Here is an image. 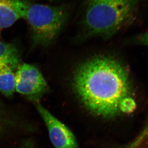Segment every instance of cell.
I'll list each match as a JSON object with an SVG mask.
<instances>
[{"mask_svg": "<svg viewBox=\"0 0 148 148\" xmlns=\"http://www.w3.org/2000/svg\"><path fill=\"white\" fill-rule=\"evenodd\" d=\"M72 82L80 102L93 115L112 118L135 109L128 74L112 57L96 56L83 62L74 72Z\"/></svg>", "mask_w": 148, "mask_h": 148, "instance_id": "obj_1", "label": "cell"}, {"mask_svg": "<svg viewBox=\"0 0 148 148\" xmlns=\"http://www.w3.org/2000/svg\"><path fill=\"white\" fill-rule=\"evenodd\" d=\"M136 0L89 1L84 26L89 36L111 37L131 18Z\"/></svg>", "mask_w": 148, "mask_h": 148, "instance_id": "obj_2", "label": "cell"}, {"mask_svg": "<svg viewBox=\"0 0 148 148\" xmlns=\"http://www.w3.org/2000/svg\"><path fill=\"white\" fill-rule=\"evenodd\" d=\"M67 17L68 11L64 6L27 2L23 18L32 29L33 45L48 46L58 36Z\"/></svg>", "mask_w": 148, "mask_h": 148, "instance_id": "obj_3", "label": "cell"}, {"mask_svg": "<svg viewBox=\"0 0 148 148\" xmlns=\"http://www.w3.org/2000/svg\"><path fill=\"white\" fill-rule=\"evenodd\" d=\"M49 90L47 81L38 67L19 64L16 71V91L35 103L40 102Z\"/></svg>", "mask_w": 148, "mask_h": 148, "instance_id": "obj_4", "label": "cell"}, {"mask_svg": "<svg viewBox=\"0 0 148 148\" xmlns=\"http://www.w3.org/2000/svg\"><path fill=\"white\" fill-rule=\"evenodd\" d=\"M45 123L51 144L55 148H80L75 136L63 123L54 116L40 102L34 103Z\"/></svg>", "mask_w": 148, "mask_h": 148, "instance_id": "obj_5", "label": "cell"}, {"mask_svg": "<svg viewBox=\"0 0 148 148\" xmlns=\"http://www.w3.org/2000/svg\"><path fill=\"white\" fill-rule=\"evenodd\" d=\"M27 3L24 0H0V34L23 18Z\"/></svg>", "mask_w": 148, "mask_h": 148, "instance_id": "obj_6", "label": "cell"}, {"mask_svg": "<svg viewBox=\"0 0 148 148\" xmlns=\"http://www.w3.org/2000/svg\"><path fill=\"white\" fill-rule=\"evenodd\" d=\"M20 52L12 43L0 41V67L10 66L16 70L20 64Z\"/></svg>", "mask_w": 148, "mask_h": 148, "instance_id": "obj_7", "label": "cell"}, {"mask_svg": "<svg viewBox=\"0 0 148 148\" xmlns=\"http://www.w3.org/2000/svg\"><path fill=\"white\" fill-rule=\"evenodd\" d=\"M16 70L10 66L0 67V92L11 97L16 91Z\"/></svg>", "mask_w": 148, "mask_h": 148, "instance_id": "obj_8", "label": "cell"}, {"mask_svg": "<svg viewBox=\"0 0 148 148\" xmlns=\"http://www.w3.org/2000/svg\"><path fill=\"white\" fill-rule=\"evenodd\" d=\"M16 148H36L34 141L32 139L24 140Z\"/></svg>", "mask_w": 148, "mask_h": 148, "instance_id": "obj_9", "label": "cell"}, {"mask_svg": "<svg viewBox=\"0 0 148 148\" xmlns=\"http://www.w3.org/2000/svg\"><path fill=\"white\" fill-rule=\"evenodd\" d=\"M137 40L140 44L148 46V32L140 35L138 37Z\"/></svg>", "mask_w": 148, "mask_h": 148, "instance_id": "obj_10", "label": "cell"}, {"mask_svg": "<svg viewBox=\"0 0 148 148\" xmlns=\"http://www.w3.org/2000/svg\"><path fill=\"white\" fill-rule=\"evenodd\" d=\"M140 138H146V137H148V127L147 129H146L143 133H141V135L140 136Z\"/></svg>", "mask_w": 148, "mask_h": 148, "instance_id": "obj_11", "label": "cell"}, {"mask_svg": "<svg viewBox=\"0 0 148 148\" xmlns=\"http://www.w3.org/2000/svg\"><path fill=\"white\" fill-rule=\"evenodd\" d=\"M118 1V0H89V1Z\"/></svg>", "mask_w": 148, "mask_h": 148, "instance_id": "obj_12", "label": "cell"}]
</instances>
